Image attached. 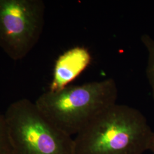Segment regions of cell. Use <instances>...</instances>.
<instances>
[{
    "instance_id": "cell-2",
    "label": "cell",
    "mask_w": 154,
    "mask_h": 154,
    "mask_svg": "<svg viewBox=\"0 0 154 154\" xmlns=\"http://www.w3.org/2000/svg\"><path fill=\"white\" fill-rule=\"evenodd\" d=\"M116 81L107 78L80 85L48 90L34 102L51 125L72 137L76 135L111 106L116 103Z\"/></svg>"
},
{
    "instance_id": "cell-3",
    "label": "cell",
    "mask_w": 154,
    "mask_h": 154,
    "mask_svg": "<svg viewBox=\"0 0 154 154\" xmlns=\"http://www.w3.org/2000/svg\"><path fill=\"white\" fill-rule=\"evenodd\" d=\"M4 116L12 154H75L74 138L48 121L29 99L11 103Z\"/></svg>"
},
{
    "instance_id": "cell-1",
    "label": "cell",
    "mask_w": 154,
    "mask_h": 154,
    "mask_svg": "<svg viewBox=\"0 0 154 154\" xmlns=\"http://www.w3.org/2000/svg\"><path fill=\"white\" fill-rule=\"evenodd\" d=\"M153 131L139 110L116 103L74 138L75 154H143Z\"/></svg>"
},
{
    "instance_id": "cell-6",
    "label": "cell",
    "mask_w": 154,
    "mask_h": 154,
    "mask_svg": "<svg viewBox=\"0 0 154 154\" xmlns=\"http://www.w3.org/2000/svg\"><path fill=\"white\" fill-rule=\"evenodd\" d=\"M140 40L147 53L146 75L151 87L154 102V38L148 34H143Z\"/></svg>"
},
{
    "instance_id": "cell-7",
    "label": "cell",
    "mask_w": 154,
    "mask_h": 154,
    "mask_svg": "<svg viewBox=\"0 0 154 154\" xmlns=\"http://www.w3.org/2000/svg\"><path fill=\"white\" fill-rule=\"evenodd\" d=\"M0 154H12L4 116L0 112Z\"/></svg>"
},
{
    "instance_id": "cell-5",
    "label": "cell",
    "mask_w": 154,
    "mask_h": 154,
    "mask_svg": "<svg viewBox=\"0 0 154 154\" xmlns=\"http://www.w3.org/2000/svg\"><path fill=\"white\" fill-rule=\"evenodd\" d=\"M91 56L88 50L75 47L65 52L55 62L49 90L64 88L75 79L88 66Z\"/></svg>"
},
{
    "instance_id": "cell-8",
    "label": "cell",
    "mask_w": 154,
    "mask_h": 154,
    "mask_svg": "<svg viewBox=\"0 0 154 154\" xmlns=\"http://www.w3.org/2000/svg\"><path fill=\"white\" fill-rule=\"evenodd\" d=\"M149 150L150 151L152 154H154V131L152 132V134L151 138Z\"/></svg>"
},
{
    "instance_id": "cell-4",
    "label": "cell",
    "mask_w": 154,
    "mask_h": 154,
    "mask_svg": "<svg viewBox=\"0 0 154 154\" xmlns=\"http://www.w3.org/2000/svg\"><path fill=\"white\" fill-rule=\"evenodd\" d=\"M42 0H0V48L21 60L38 43L45 23Z\"/></svg>"
}]
</instances>
